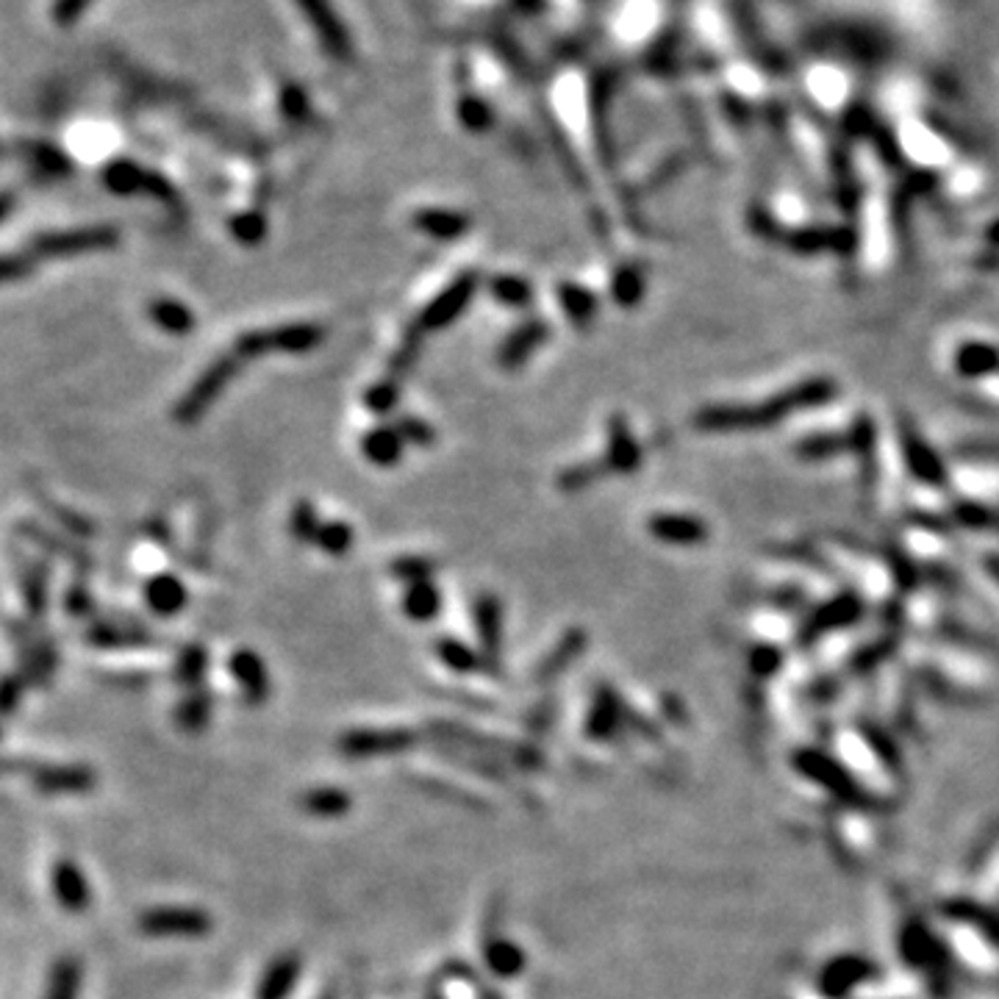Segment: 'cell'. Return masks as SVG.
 I'll use <instances>...</instances> for the list:
<instances>
[{"label":"cell","instance_id":"10","mask_svg":"<svg viewBox=\"0 0 999 999\" xmlns=\"http://www.w3.org/2000/svg\"><path fill=\"white\" fill-rule=\"evenodd\" d=\"M478 633L480 642H484V653H486V664L495 673L497 669V653H500V611H497V602H480L478 608Z\"/></svg>","mask_w":999,"mask_h":999},{"label":"cell","instance_id":"11","mask_svg":"<svg viewBox=\"0 0 999 999\" xmlns=\"http://www.w3.org/2000/svg\"><path fill=\"white\" fill-rule=\"evenodd\" d=\"M211 717V700L203 691H192L189 697H184L176 708V722L189 733H198L209 725Z\"/></svg>","mask_w":999,"mask_h":999},{"label":"cell","instance_id":"13","mask_svg":"<svg viewBox=\"0 0 999 999\" xmlns=\"http://www.w3.org/2000/svg\"><path fill=\"white\" fill-rule=\"evenodd\" d=\"M147 602H151L153 611L158 614H176L178 608L184 606V586L173 578H156L151 586H147Z\"/></svg>","mask_w":999,"mask_h":999},{"label":"cell","instance_id":"3","mask_svg":"<svg viewBox=\"0 0 999 999\" xmlns=\"http://www.w3.org/2000/svg\"><path fill=\"white\" fill-rule=\"evenodd\" d=\"M417 733L409 728H358V731L342 733L336 747L345 758L367 761L384 758V755H400L403 750L414 747Z\"/></svg>","mask_w":999,"mask_h":999},{"label":"cell","instance_id":"14","mask_svg":"<svg viewBox=\"0 0 999 999\" xmlns=\"http://www.w3.org/2000/svg\"><path fill=\"white\" fill-rule=\"evenodd\" d=\"M439 608V595L428 584H417L406 597V611L414 620H431Z\"/></svg>","mask_w":999,"mask_h":999},{"label":"cell","instance_id":"19","mask_svg":"<svg viewBox=\"0 0 999 999\" xmlns=\"http://www.w3.org/2000/svg\"><path fill=\"white\" fill-rule=\"evenodd\" d=\"M520 289H522V287H520V284H517V281H511V278H506V281H500V284H497V287H495V292H497V295H500V298H503V300H509V303H511V300H520V295H522V292H520Z\"/></svg>","mask_w":999,"mask_h":999},{"label":"cell","instance_id":"9","mask_svg":"<svg viewBox=\"0 0 999 999\" xmlns=\"http://www.w3.org/2000/svg\"><path fill=\"white\" fill-rule=\"evenodd\" d=\"M81 977H84L81 961L73 958V955L59 958L51 966V975H47L45 999H78Z\"/></svg>","mask_w":999,"mask_h":999},{"label":"cell","instance_id":"15","mask_svg":"<svg viewBox=\"0 0 999 999\" xmlns=\"http://www.w3.org/2000/svg\"><path fill=\"white\" fill-rule=\"evenodd\" d=\"M400 451V442L395 433L389 431H375L373 436H367V453L375 458V462L386 464L392 462Z\"/></svg>","mask_w":999,"mask_h":999},{"label":"cell","instance_id":"8","mask_svg":"<svg viewBox=\"0 0 999 999\" xmlns=\"http://www.w3.org/2000/svg\"><path fill=\"white\" fill-rule=\"evenodd\" d=\"M298 806L303 808L306 813L320 819H336L345 817L347 811L353 808V797L347 795L345 789L340 786H317V789H309L300 795Z\"/></svg>","mask_w":999,"mask_h":999},{"label":"cell","instance_id":"2","mask_svg":"<svg viewBox=\"0 0 999 999\" xmlns=\"http://www.w3.org/2000/svg\"><path fill=\"white\" fill-rule=\"evenodd\" d=\"M136 928L147 939H203L214 928V919L203 908L162 906L142 911Z\"/></svg>","mask_w":999,"mask_h":999},{"label":"cell","instance_id":"18","mask_svg":"<svg viewBox=\"0 0 999 999\" xmlns=\"http://www.w3.org/2000/svg\"><path fill=\"white\" fill-rule=\"evenodd\" d=\"M23 695V689H20V684L14 678H9L7 680V689H3V711L7 713H14V706H18V697Z\"/></svg>","mask_w":999,"mask_h":999},{"label":"cell","instance_id":"6","mask_svg":"<svg viewBox=\"0 0 999 999\" xmlns=\"http://www.w3.org/2000/svg\"><path fill=\"white\" fill-rule=\"evenodd\" d=\"M484 961L486 969L491 972L500 980H514L525 972L528 958L522 953L520 944H514L511 939H503V935H486L484 941Z\"/></svg>","mask_w":999,"mask_h":999},{"label":"cell","instance_id":"20","mask_svg":"<svg viewBox=\"0 0 999 999\" xmlns=\"http://www.w3.org/2000/svg\"><path fill=\"white\" fill-rule=\"evenodd\" d=\"M325 999H328V997H325Z\"/></svg>","mask_w":999,"mask_h":999},{"label":"cell","instance_id":"17","mask_svg":"<svg viewBox=\"0 0 999 999\" xmlns=\"http://www.w3.org/2000/svg\"><path fill=\"white\" fill-rule=\"evenodd\" d=\"M153 317L158 320V325L170 328V331H184L189 325V314L184 306L178 303H158L153 306Z\"/></svg>","mask_w":999,"mask_h":999},{"label":"cell","instance_id":"4","mask_svg":"<svg viewBox=\"0 0 999 999\" xmlns=\"http://www.w3.org/2000/svg\"><path fill=\"white\" fill-rule=\"evenodd\" d=\"M51 886L53 897H56V902H59L67 913H76L78 917V913H84L92 906V891H89L87 877H84L81 866L73 858L56 861L51 875Z\"/></svg>","mask_w":999,"mask_h":999},{"label":"cell","instance_id":"7","mask_svg":"<svg viewBox=\"0 0 999 999\" xmlns=\"http://www.w3.org/2000/svg\"><path fill=\"white\" fill-rule=\"evenodd\" d=\"M231 675L240 680L242 691H245V697L253 706H258V702H264L269 697V678L267 669H264V661L256 653H251V650L234 653V658H231Z\"/></svg>","mask_w":999,"mask_h":999},{"label":"cell","instance_id":"12","mask_svg":"<svg viewBox=\"0 0 999 999\" xmlns=\"http://www.w3.org/2000/svg\"><path fill=\"white\" fill-rule=\"evenodd\" d=\"M436 655L444 661V664L451 666L453 673H475L484 666V658H480L475 650H469L467 644L456 642V639H439L436 642Z\"/></svg>","mask_w":999,"mask_h":999},{"label":"cell","instance_id":"5","mask_svg":"<svg viewBox=\"0 0 999 999\" xmlns=\"http://www.w3.org/2000/svg\"><path fill=\"white\" fill-rule=\"evenodd\" d=\"M303 961L298 953H281L264 969L256 986V999H289L300 980Z\"/></svg>","mask_w":999,"mask_h":999},{"label":"cell","instance_id":"16","mask_svg":"<svg viewBox=\"0 0 999 999\" xmlns=\"http://www.w3.org/2000/svg\"><path fill=\"white\" fill-rule=\"evenodd\" d=\"M206 673V653L203 650H187L178 666V680L187 686H195Z\"/></svg>","mask_w":999,"mask_h":999},{"label":"cell","instance_id":"1","mask_svg":"<svg viewBox=\"0 0 999 999\" xmlns=\"http://www.w3.org/2000/svg\"><path fill=\"white\" fill-rule=\"evenodd\" d=\"M7 772H20L29 777L40 795H87L98 784V775L87 764H40L9 755Z\"/></svg>","mask_w":999,"mask_h":999}]
</instances>
